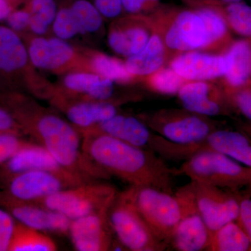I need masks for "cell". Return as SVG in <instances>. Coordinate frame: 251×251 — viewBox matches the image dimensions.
I'll return each mask as SVG.
<instances>
[{"label":"cell","mask_w":251,"mask_h":251,"mask_svg":"<svg viewBox=\"0 0 251 251\" xmlns=\"http://www.w3.org/2000/svg\"><path fill=\"white\" fill-rule=\"evenodd\" d=\"M9 1L12 4L15 8H17L16 6H18L19 4H22L23 2L25 3L27 0H9Z\"/></svg>","instance_id":"cell-44"},{"label":"cell","mask_w":251,"mask_h":251,"mask_svg":"<svg viewBox=\"0 0 251 251\" xmlns=\"http://www.w3.org/2000/svg\"><path fill=\"white\" fill-rule=\"evenodd\" d=\"M226 54L228 65L224 76L227 84L233 89L247 85L251 77V43L237 41Z\"/></svg>","instance_id":"cell-25"},{"label":"cell","mask_w":251,"mask_h":251,"mask_svg":"<svg viewBox=\"0 0 251 251\" xmlns=\"http://www.w3.org/2000/svg\"><path fill=\"white\" fill-rule=\"evenodd\" d=\"M88 133L108 135L133 146L151 150L160 156L166 152L169 144L161 135L153 133L143 120L119 113L81 135Z\"/></svg>","instance_id":"cell-12"},{"label":"cell","mask_w":251,"mask_h":251,"mask_svg":"<svg viewBox=\"0 0 251 251\" xmlns=\"http://www.w3.org/2000/svg\"><path fill=\"white\" fill-rule=\"evenodd\" d=\"M109 209L72 220L69 234L75 250L105 251L111 249L113 240L108 222Z\"/></svg>","instance_id":"cell-18"},{"label":"cell","mask_w":251,"mask_h":251,"mask_svg":"<svg viewBox=\"0 0 251 251\" xmlns=\"http://www.w3.org/2000/svg\"><path fill=\"white\" fill-rule=\"evenodd\" d=\"M227 56L190 51L172 61L171 67L185 80L204 81L224 76L227 72Z\"/></svg>","instance_id":"cell-20"},{"label":"cell","mask_w":251,"mask_h":251,"mask_svg":"<svg viewBox=\"0 0 251 251\" xmlns=\"http://www.w3.org/2000/svg\"><path fill=\"white\" fill-rule=\"evenodd\" d=\"M117 194L116 188L111 185L87 181L65 188L33 203L74 220L110 209Z\"/></svg>","instance_id":"cell-8"},{"label":"cell","mask_w":251,"mask_h":251,"mask_svg":"<svg viewBox=\"0 0 251 251\" xmlns=\"http://www.w3.org/2000/svg\"><path fill=\"white\" fill-rule=\"evenodd\" d=\"M108 222L126 250L162 251L169 247L155 235L124 192L117 194L110 206Z\"/></svg>","instance_id":"cell-9"},{"label":"cell","mask_w":251,"mask_h":251,"mask_svg":"<svg viewBox=\"0 0 251 251\" xmlns=\"http://www.w3.org/2000/svg\"><path fill=\"white\" fill-rule=\"evenodd\" d=\"M24 6L31 14L29 32L33 35L46 36L58 11L55 0H27Z\"/></svg>","instance_id":"cell-29"},{"label":"cell","mask_w":251,"mask_h":251,"mask_svg":"<svg viewBox=\"0 0 251 251\" xmlns=\"http://www.w3.org/2000/svg\"><path fill=\"white\" fill-rule=\"evenodd\" d=\"M165 59V44L157 34L151 36L141 51L126 60L127 70L133 76H147L161 69Z\"/></svg>","instance_id":"cell-24"},{"label":"cell","mask_w":251,"mask_h":251,"mask_svg":"<svg viewBox=\"0 0 251 251\" xmlns=\"http://www.w3.org/2000/svg\"><path fill=\"white\" fill-rule=\"evenodd\" d=\"M1 105L21 126L24 134L47 149L63 168L86 180L96 176L82 151V135L68 120L18 91H3Z\"/></svg>","instance_id":"cell-1"},{"label":"cell","mask_w":251,"mask_h":251,"mask_svg":"<svg viewBox=\"0 0 251 251\" xmlns=\"http://www.w3.org/2000/svg\"><path fill=\"white\" fill-rule=\"evenodd\" d=\"M1 92V87H0V93Z\"/></svg>","instance_id":"cell-47"},{"label":"cell","mask_w":251,"mask_h":251,"mask_svg":"<svg viewBox=\"0 0 251 251\" xmlns=\"http://www.w3.org/2000/svg\"><path fill=\"white\" fill-rule=\"evenodd\" d=\"M49 101L66 115L80 134L119 113L115 101L67 98L55 94Z\"/></svg>","instance_id":"cell-15"},{"label":"cell","mask_w":251,"mask_h":251,"mask_svg":"<svg viewBox=\"0 0 251 251\" xmlns=\"http://www.w3.org/2000/svg\"><path fill=\"white\" fill-rule=\"evenodd\" d=\"M30 17V13L25 6L20 9L16 8L6 18V26L21 36L26 35L29 31Z\"/></svg>","instance_id":"cell-37"},{"label":"cell","mask_w":251,"mask_h":251,"mask_svg":"<svg viewBox=\"0 0 251 251\" xmlns=\"http://www.w3.org/2000/svg\"><path fill=\"white\" fill-rule=\"evenodd\" d=\"M248 188H249V189H248V193H249V196H250L251 198V183L249 185Z\"/></svg>","instance_id":"cell-46"},{"label":"cell","mask_w":251,"mask_h":251,"mask_svg":"<svg viewBox=\"0 0 251 251\" xmlns=\"http://www.w3.org/2000/svg\"><path fill=\"white\" fill-rule=\"evenodd\" d=\"M5 180L7 186L5 193L18 201L29 202L76 186L61 175L46 171L24 172Z\"/></svg>","instance_id":"cell-14"},{"label":"cell","mask_w":251,"mask_h":251,"mask_svg":"<svg viewBox=\"0 0 251 251\" xmlns=\"http://www.w3.org/2000/svg\"><path fill=\"white\" fill-rule=\"evenodd\" d=\"M201 151L210 150L251 168V143L242 132L216 129L201 143Z\"/></svg>","instance_id":"cell-23"},{"label":"cell","mask_w":251,"mask_h":251,"mask_svg":"<svg viewBox=\"0 0 251 251\" xmlns=\"http://www.w3.org/2000/svg\"><path fill=\"white\" fill-rule=\"evenodd\" d=\"M186 186L210 235L224 225L236 221L239 210L236 191H226L223 188L193 181Z\"/></svg>","instance_id":"cell-11"},{"label":"cell","mask_w":251,"mask_h":251,"mask_svg":"<svg viewBox=\"0 0 251 251\" xmlns=\"http://www.w3.org/2000/svg\"><path fill=\"white\" fill-rule=\"evenodd\" d=\"M14 216L3 208L0 207V251H9L10 244L14 235L15 227Z\"/></svg>","instance_id":"cell-36"},{"label":"cell","mask_w":251,"mask_h":251,"mask_svg":"<svg viewBox=\"0 0 251 251\" xmlns=\"http://www.w3.org/2000/svg\"><path fill=\"white\" fill-rule=\"evenodd\" d=\"M150 37L148 28L143 23L132 19L122 20L110 25L108 45L114 52L128 58L141 51Z\"/></svg>","instance_id":"cell-22"},{"label":"cell","mask_w":251,"mask_h":251,"mask_svg":"<svg viewBox=\"0 0 251 251\" xmlns=\"http://www.w3.org/2000/svg\"><path fill=\"white\" fill-rule=\"evenodd\" d=\"M228 98L230 103L251 121V85L233 89Z\"/></svg>","instance_id":"cell-35"},{"label":"cell","mask_w":251,"mask_h":251,"mask_svg":"<svg viewBox=\"0 0 251 251\" xmlns=\"http://www.w3.org/2000/svg\"><path fill=\"white\" fill-rule=\"evenodd\" d=\"M209 251H249L251 243L236 221L216 229L210 235Z\"/></svg>","instance_id":"cell-26"},{"label":"cell","mask_w":251,"mask_h":251,"mask_svg":"<svg viewBox=\"0 0 251 251\" xmlns=\"http://www.w3.org/2000/svg\"><path fill=\"white\" fill-rule=\"evenodd\" d=\"M0 133H13L24 135L16 119L3 105L0 106Z\"/></svg>","instance_id":"cell-40"},{"label":"cell","mask_w":251,"mask_h":251,"mask_svg":"<svg viewBox=\"0 0 251 251\" xmlns=\"http://www.w3.org/2000/svg\"><path fill=\"white\" fill-rule=\"evenodd\" d=\"M57 249L55 242L47 234L16 223L9 251H54Z\"/></svg>","instance_id":"cell-27"},{"label":"cell","mask_w":251,"mask_h":251,"mask_svg":"<svg viewBox=\"0 0 251 251\" xmlns=\"http://www.w3.org/2000/svg\"><path fill=\"white\" fill-rule=\"evenodd\" d=\"M229 26L242 36H251V7L239 2L231 3L227 8Z\"/></svg>","instance_id":"cell-33"},{"label":"cell","mask_w":251,"mask_h":251,"mask_svg":"<svg viewBox=\"0 0 251 251\" xmlns=\"http://www.w3.org/2000/svg\"><path fill=\"white\" fill-rule=\"evenodd\" d=\"M178 175H185L191 181L230 191H239L251 183V168L223 153L202 150L184 161Z\"/></svg>","instance_id":"cell-5"},{"label":"cell","mask_w":251,"mask_h":251,"mask_svg":"<svg viewBox=\"0 0 251 251\" xmlns=\"http://www.w3.org/2000/svg\"><path fill=\"white\" fill-rule=\"evenodd\" d=\"M114 82L94 73H69L60 75L54 84V94L67 98L114 101Z\"/></svg>","instance_id":"cell-19"},{"label":"cell","mask_w":251,"mask_h":251,"mask_svg":"<svg viewBox=\"0 0 251 251\" xmlns=\"http://www.w3.org/2000/svg\"><path fill=\"white\" fill-rule=\"evenodd\" d=\"M22 135L13 133H0V166L9 161L18 150L28 143Z\"/></svg>","instance_id":"cell-34"},{"label":"cell","mask_w":251,"mask_h":251,"mask_svg":"<svg viewBox=\"0 0 251 251\" xmlns=\"http://www.w3.org/2000/svg\"><path fill=\"white\" fill-rule=\"evenodd\" d=\"M224 1H227V2L234 3L239 2L241 0H224Z\"/></svg>","instance_id":"cell-45"},{"label":"cell","mask_w":251,"mask_h":251,"mask_svg":"<svg viewBox=\"0 0 251 251\" xmlns=\"http://www.w3.org/2000/svg\"><path fill=\"white\" fill-rule=\"evenodd\" d=\"M0 87L3 91L27 92L49 100L54 84L38 72L22 36L7 26L0 25Z\"/></svg>","instance_id":"cell-3"},{"label":"cell","mask_w":251,"mask_h":251,"mask_svg":"<svg viewBox=\"0 0 251 251\" xmlns=\"http://www.w3.org/2000/svg\"><path fill=\"white\" fill-rule=\"evenodd\" d=\"M149 77V84L151 88L162 94L178 93L180 88L186 83L184 79L171 67L158 69Z\"/></svg>","instance_id":"cell-32"},{"label":"cell","mask_w":251,"mask_h":251,"mask_svg":"<svg viewBox=\"0 0 251 251\" xmlns=\"http://www.w3.org/2000/svg\"><path fill=\"white\" fill-rule=\"evenodd\" d=\"M184 109L206 117L217 116L226 112L223 97L204 81H191L178 92Z\"/></svg>","instance_id":"cell-21"},{"label":"cell","mask_w":251,"mask_h":251,"mask_svg":"<svg viewBox=\"0 0 251 251\" xmlns=\"http://www.w3.org/2000/svg\"><path fill=\"white\" fill-rule=\"evenodd\" d=\"M241 132L249 138L251 143V125L245 126L243 127L242 131Z\"/></svg>","instance_id":"cell-43"},{"label":"cell","mask_w":251,"mask_h":251,"mask_svg":"<svg viewBox=\"0 0 251 251\" xmlns=\"http://www.w3.org/2000/svg\"><path fill=\"white\" fill-rule=\"evenodd\" d=\"M0 206L9 211L18 222L27 227L40 231L69 233L72 220L57 211L35 203L18 201L5 192H0Z\"/></svg>","instance_id":"cell-17"},{"label":"cell","mask_w":251,"mask_h":251,"mask_svg":"<svg viewBox=\"0 0 251 251\" xmlns=\"http://www.w3.org/2000/svg\"><path fill=\"white\" fill-rule=\"evenodd\" d=\"M237 192L239 201V214L236 222L240 226L251 243V198L249 193L247 195H241Z\"/></svg>","instance_id":"cell-38"},{"label":"cell","mask_w":251,"mask_h":251,"mask_svg":"<svg viewBox=\"0 0 251 251\" xmlns=\"http://www.w3.org/2000/svg\"><path fill=\"white\" fill-rule=\"evenodd\" d=\"M82 151L104 177L114 175L133 186H150L174 193L176 168L151 150L138 148L108 135H82Z\"/></svg>","instance_id":"cell-2"},{"label":"cell","mask_w":251,"mask_h":251,"mask_svg":"<svg viewBox=\"0 0 251 251\" xmlns=\"http://www.w3.org/2000/svg\"><path fill=\"white\" fill-rule=\"evenodd\" d=\"M94 6L103 18H115L123 9L122 0H92Z\"/></svg>","instance_id":"cell-39"},{"label":"cell","mask_w":251,"mask_h":251,"mask_svg":"<svg viewBox=\"0 0 251 251\" xmlns=\"http://www.w3.org/2000/svg\"><path fill=\"white\" fill-rule=\"evenodd\" d=\"M30 171L52 172L64 176L76 186L89 181L66 171L47 149L40 144L29 142L18 150L9 161L1 165L0 175L1 177L6 179L13 175Z\"/></svg>","instance_id":"cell-16"},{"label":"cell","mask_w":251,"mask_h":251,"mask_svg":"<svg viewBox=\"0 0 251 251\" xmlns=\"http://www.w3.org/2000/svg\"><path fill=\"white\" fill-rule=\"evenodd\" d=\"M181 203L182 215L172 234L169 246L177 251H207L210 232L198 212L187 186L175 193Z\"/></svg>","instance_id":"cell-13"},{"label":"cell","mask_w":251,"mask_h":251,"mask_svg":"<svg viewBox=\"0 0 251 251\" xmlns=\"http://www.w3.org/2000/svg\"><path fill=\"white\" fill-rule=\"evenodd\" d=\"M76 18L81 35H91L98 32L103 26V16L88 0H73L69 3Z\"/></svg>","instance_id":"cell-30"},{"label":"cell","mask_w":251,"mask_h":251,"mask_svg":"<svg viewBox=\"0 0 251 251\" xmlns=\"http://www.w3.org/2000/svg\"><path fill=\"white\" fill-rule=\"evenodd\" d=\"M90 72L119 83H128L135 77L128 72L125 62L103 52L89 49Z\"/></svg>","instance_id":"cell-28"},{"label":"cell","mask_w":251,"mask_h":251,"mask_svg":"<svg viewBox=\"0 0 251 251\" xmlns=\"http://www.w3.org/2000/svg\"><path fill=\"white\" fill-rule=\"evenodd\" d=\"M124 193L155 235L169 246L173 230L182 215L176 195L150 186H130Z\"/></svg>","instance_id":"cell-7"},{"label":"cell","mask_w":251,"mask_h":251,"mask_svg":"<svg viewBox=\"0 0 251 251\" xmlns=\"http://www.w3.org/2000/svg\"><path fill=\"white\" fill-rule=\"evenodd\" d=\"M150 129L173 143L196 145L202 143L214 130L219 129L209 117L186 110H162L144 117Z\"/></svg>","instance_id":"cell-10"},{"label":"cell","mask_w":251,"mask_h":251,"mask_svg":"<svg viewBox=\"0 0 251 251\" xmlns=\"http://www.w3.org/2000/svg\"><path fill=\"white\" fill-rule=\"evenodd\" d=\"M156 0H122L123 9L129 14H135L144 9L145 5Z\"/></svg>","instance_id":"cell-41"},{"label":"cell","mask_w":251,"mask_h":251,"mask_svg":"<svg viewBox=\"0 0 251 251\" xmlns=\"http://www.w3.org/2000/svg\"><path fill=\"white\" fill-rule=\"evenodd\" d=\"M22 37L31 62L38 70L59 75L72 72H90L88 48L73 46L55 36L27 34Z\"/></svg>","instance_id":"cell-6"},{"label":"cell","mask_w":251,"mask_h":251,"mask_svg":"<svg viewBox=\"0 0 251 251\" xmlns=\"http://www.w3.org/2000/svg\"><path fill=\"white\" fill-rule=\"evenodd\" d=\"M16 8L9 0H0V22L6 21L11 11Z\"/></svg>","instance_id":"cell-42"},{"label":"cell","mask_w":251,"mask_h":251,"mask_svg":"<svg viewBox=\"0 0 251 251\" xmlns=\"http://www.w3.org/2000/svg\"><path fill=\"white\" fill-rule=\"evenodd\" d=\"M51 29L55 37L64 41L71 40L81 34L76 18L69 4L58 8Z\"/></svg>","instance_id":"cell-31"},{"label":"cell","mask_w":251,"mask_h":251,"mask_svg":"<svg viewBox=\"0 0 251 251\" xmlns=\"http://www.w3.org/2000/svg\"><path fill=\"white\" fill-rule=\"evenodd\" d=\"M226 34V21L214 10L183 11L167 29L164 44L172 50L190 52L216 45Z\"/></svg>","instance_id":"cell-4"}]
</instances>
